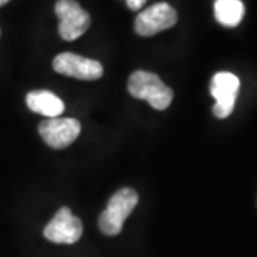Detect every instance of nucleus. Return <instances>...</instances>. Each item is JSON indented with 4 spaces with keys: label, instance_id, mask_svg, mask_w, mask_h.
I'll use <instances>...</instances> for the list:
<instances>
[{
    "label": "nucleus",
    "instance_id": "obj_6",
    "mask_svg": "<svg viewBox=\"0 0 257 257\" xmlns=\"http://www.w3.org/2000/svg\"><path fill=\"white\" fill-rule=\"evenodd\" d=\"M79 120L70 117H49L39 126V133L47 145L53 149H64L72 145L80 135Z\"/></svg>",
    "mask_w": 257,
    "mask_h": 257
},
{
    "label": "nucleus",
    "instance_id": "obj_9",
    "mask_svg": "<svg viewBox=\"0 0 257 257\" xmlns=\"http://www.w3.org/2000/svg\"><path fill=\"white\" fill-rule=\"evenodd\" d=\"M28 107L35 113L49 117H57L64 111V103L49 90H33L26 96Z\"/></svg>",
    "mask_w": 257,
    "mask_h": 257
},
{
    "label": "nucleus",
    "instance_id": "obj_12",
    "mask_svg": "<svg viewBox=\"0 0 257 257\" xmlns=\"http://www.w3.org/2000/svg\"><path fill=\"white\" fill-rule=\"evenodd\" d=\"M8 2H10V0H0V8H2V6H5Z\"/></svg>",
    "mask_w": 257,
    "mask_h": 257
},
{
    "label": "nucleus",
    "instance_id": "obj_1",
    "mask_svg": "<svg viewBox=\"0 0 257 257\" xmlns=\"http://www.w3.org/2000/svg\"><path fill=\"white\" fill-rule=\"evenodd\" d=\"M128 93L140 100H146L153 109L166 110L173 100V92L167 87L157 74L138 70L130 76Z\"/></svg>",
    "mask_w": 257,
    "mask_h": 257
},
{
    "label": "nucleus",
    "instance_id": "obj_8",
    "mask_svg": "<svg viewBox=\"0 0 257 257\" xmlns=\"http://www.w3.org/2000/svg\"><path fill=\"white\" fill-rule=\"evenodd\" d=\"M55 72L79 80H97L103 76V66L97 60L74 53H60L53 59Z\"/></svg>",
    "mask_w": 257,
    "mask_h": 257
},
{
    "label": "nucleus",
    "instance_id": "obj_3",
    "mask_svg": "<svg viewBox=\"0 0 257 257\" xmlns=\"http://www.w3.org/2000/svg\"><path fill=\"white\" fill-rule=\"evenodd\" d=\"M56 15L59 18V35L72 42L86 33L90 26V16L76 0H57Z\"/></svg>",
    "mask_w": 257,
    "mask_h": 257
},
{
    "label": "nucleus",
    "instance_id": "obj_11",
    "mask_svg": "<svg viewBox=\"0 0 257 257\" xmlns=\"http://www.w3.org/2000/svg\"><path fill=\"white\" fill-rule=\"evenodd\" d=\"M146 3V0H126V5L130 10H140Z\"/></svg>",
    "mask_w": 257,
    "mask_h": 257
},
{
    "label": "nucleus",
    "instance_id": "obj_5",
    "mask_svg": "<svg viewBox=\"0 0 257 257\" xmlns=\"http://www.w3.org/2000/svg\"><path fill=\"white\" fill-rule=\"evenodd\" d=\"M240 80L237 76L229 72L216 73L211 79L210 93L216 99L213 113L219 119H226L234 109L236 99L239 94Z\"/></svg>",
    "mask_w": 257,
    "mask_h": 257
},
{
    "label": "nucleus",
    "instance_id": "obj_10",
    "mask_svg": "<svg viewBox=\"0 0 257 257\" xmlns=\"http://www.w3.org/2000/svg\"><path fill=\"white\" fill-rule=\"evenodd\" d=\"M214 16L226 28H236L244 16V5L241 0H216Z\"/></svg>",
    "mask_w": 257,
    "mask_h": 257
},
{
    "label": "nucleus",
    "instance_id": "obj_4",
    "mask_svg": "<svg viewBox=\"0 0 257 257\" xmlns=\"http://www.w3.org/2000/svg\"><path fill=\"white\" fill-rule=\"evenodd\" d=\"M177 23V13L169 3L160 2L140 12L135 22V30L140 36H155L157 33L173 28Z\"/></svg>",
    "mask_w": 257,
    "mask_h": 257
},
{
    "label": "nucleus",
    "instance_id": "obj_7",
    "mask_svg": "<svg viewBox=\"0 0 257 257\" xmlns=\"http://www.w3.org/2000/svg\"><path fill=\"white\" fill-rule=\"evenodd\" d=\"M43 233L49 241L57 244H73L82 237L83 224L69 207H62L45 227Z\"/></svg>",
    "mask_w": 257,
    "mask_h": 257
},
{
    "label": "nucleus",
    "instance_id": "obj_2",
    "mask_svg": "<svg viewBox=\"0 0 257 257\" xmlns=\"http://www.w3.org/2000/svg\"><path fill=\"white\" fill-rule=\"evenodd\" d=\"M136 190L124 187L116 192L107 203V207L99 217V227L107 236H116L123 229V223L138 206Z\"/></svg>",
    "mask_w": 257,
    "mask_h": 257
}]
</instances>
